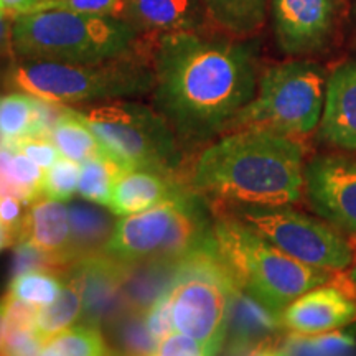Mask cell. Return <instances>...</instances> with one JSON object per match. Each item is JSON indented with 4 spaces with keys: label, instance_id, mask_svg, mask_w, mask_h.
I'll return each instance as SVG.
<instances>
[{
    "label": "cell",
    "instance_id": "6da1fadb",
    "mask_svg": "<svg viewBox=\"0 0 356 356\" xmlns=\"http://www.w3.org/2000/svg\"><path fill=\"white\" fill-rule=\"evenodd\" d=\"M155 108L181 144L226 132L257 91L248 44L197 32L163 33L154 58Z\"/></svg>",
    "mask_w": 356,
    "mask_h": 356
},
{
    "label": "cell",
    "instance_id": "7a4b0ae2",
    "mask_svg": "<svg viewBox=\"0 0 356 356\" xmlns=\"http://www.w3.org/2000/svg\"><path fill=\"white\" fill-rule=\"evenodd\" d=\"M305 152L299 139L243 127L204 147L185 184L229 207H292L304 197Z\"/></svg>",
    "mask_w": 356,
    "mask_h": 356
},
{
    "label": "cell",
    "instance_id": "3957f363",
    "mask_svg": "<svg viewBox=\"0 0 356 356\" xmlns=\"http://www.w3.org/2000/svg\"><path fill=\"white\" fill-rule=\"evenodd\" d=\"M139 32V25L119 17L35 10L15 15L10 44L20 60L96 65L127 56Z\"/></svg>",
    "mask_w": 356,
    "mask_h": 356
},
{
    "label": "cell",
    "instance_id": "277c9868",
    "mask_svg": "<svg viewBox=\"0 0 356 356\" xmlns=\"http://www.w3.org/2000/svg\"><path fill=\"white\" fill-rule=\"evenodd\" d=\"M213 243L238 286L279 315L302 293L333 277L280 251L229 211L213 218Z\"/></svg>",
    "mask_w": 356,
    "mask_h": 356
},
{
    "label": "cell",
    "instance_id": "5b68a950",
    "mask_svg": "<svg viewBox=\"0 0 356 356\" xmlns=\"http://www.w3.org/2000/svg\"><path fill=\"white\" fill-rule=\"evenodd\" d=\"M154 81V68L127 56L96 65L20 60L8 71L12 89L56 104L144 96L152 91Z\"/></svg>",
    "mask_w": 356,
    "mask_h": 356
},
{
    "label": "cell",
    "instance_id": "8992f818",
    "mask_svg": "<svg viewBox=\"0 0 356 356\" xmlns=\"http://www.w3.org/2000/svg\"><path fill=\"white\" fill-rule=\"evenodd\" d=\"M74 113L124 170H152L178 180L181 142L159 111L115 99L74 109Z\"/></svg>",
    "mask_w": 356,
    "mask_h": 356
},
{
    "label": "cell",
    "instance_id": "52a82bcc",
    "mask_svg": "<svg viewBox=\"0 0 356 356\" xmlns=\"http://www.w3.org/2000/svg\"><path fill=\"white\" fill-rule=\"evenodd\" d=\"M327 79L322 66L312 61L270 66L259 78L256 96L236 115L228 131L257 127L293 139L310 136L322 121Z\"/></svg>",
    "mask_w": 356,
    "mask_h": 356
},
{
    "label": "cell",
    "instance_id": "ba28073f",
    "mask_svg": "<svg viewBox=\"0 0 356 356\" xmlns=\"http://www.w3.org/2000/svg\"><path fill=\"white\" fill-rule=\"evenodd\" d=\"M238 287L211 239L208 246L177 262L168 287L173 328L198 340L208 355L221 353L231 297Z\"/></svg>",
    "mask_w": 356,
    "mask_h": 356
},
{
    "label": "cell",
    "instance_id": "9c48e42d",
    "mask_svg": "<svg viewBox=\"0 0 356 356\" xmlns=\"http://www.w3.org/2000/svg\"><path fill=\"white\" fill-rule=\"evenodd\" d=\"M249 228L302 264L327 273H340L355 259V243L328 221L292 207H233Z\"/></svg>",
    "mask_w": 356,
    "mask_h": 356
},
{
    "label": "cell",
    "instance_id": "30bf717a",
    "mask_svg": "<svg viewBox=\"0 0 356 356\" xmlns=\"http://www.w3.org/2000/svg\"><path fill=\"white\" fill-rule=\"evenodd\" d=\"M304 193L325 221L356 236V159L318 155L304 170Z\"/></svg>",
    "mask_w": 356,
    "mask_h": 356
},
{
    "label": "cell",
    "instance_id": "8fae6325",
    "mask_svg": "<svg viewBox=\"0 0 356 356\" xmlns=\"http://www.w3.org/2000/svg\"><path fill=\"white\" fill-rule=\"evenodd\" d=\"M186 190L188 186L152 208L122 216L115 222L102 254L126 267L159 262L175 222L178 202Z\"/></svg>",
    "mask_w": 356,
    "mask_h": 356
},
{
    "label": "cell",
    "instance_id": "7c38bea8",
    "mask_svg": "<svg viewBox=\"0 0 356 356\" xmlns=\"http://www.w3.org/2000/svg\"><path fill=\"white\" fill-rule=\"evenodd\" d=\"M274 35L286 55L305 56L327 48L337 24V0H270Z\"/></svg>",
    "mask_w": 356,
    "mask_h": 356
},
{
    "label": "cell",
    "instance_id": "4fadbf2b",
    "mask_svg": "<svg viewBox=\"0 0 356 356\" xmlns=\"http://www.w3.org/2000/svg\"><path fill=\"white\" fill-rule=\"evenodd\" d=\"M280 322L287 332L305 335L340 330L356 323V297L332 282L322 284L291 302Z\"/></svg>",
    "mask_w": 356,
    "mask_h": 356
},
{
    "label": "cell",
    "instance_id": "5bb4252c",
    "mask_svg": "<svg viewBox=\"0 0 356 356\" xmlns=\"http://www.w3.org/2000/svg\"><path fill=\"white\" fill-rule=\"evenodd\" d=\"M282 327L280 315L238 287L231 297L222 350L228 353L270 355Z\"/></svg>",
    "mask_w": 356,
    "mask_h": 356
},
{
    "label": "cell",
    "instance_id": "9a60e30c",
    "mask_svg": "<svg viewBox=\"0 0 356 356\" xmlns=\"http://www.w3.org/2000/svg\"><path fill=\"white\" fill-rule=\"evenodd\" d=\"M318 139L333 149L356 152V60L337 66L327 79Z\"/></svg>",
    "mask_w": 356,
    "mask_h": 356
},
{
    "label": "cell",
    "instance_id": "2e32d148",
    "mask_svg": "<svg viewBox=\"0 0 356 356\" xmlns=\"http://www.w3.org/2000/svg\"><path fill=\"white\" fill-rule=\"evenodd\" d=\"M20 239L47 252L55 269L74 264L70 208L60 200L40 197L30 203Z\"/></svg>",
    "mask_w": 356,
    "mask_h": 356
},
{
    "label": "cell",
    "instance_id": "e0dca14e",
    "mask_svg": "<svg viewBox=\"0 0 356 356\" xmlns=\"http://www.w3.org/2000/svg\"><path fill=\"white\" fill-rule=\"evenodd\" d=\"M186 188L184 181L152 170L124 172L115 181L108 207L115 216H129L175 197Z\"/></svg>",
    "mask_w": 356,
    "mask_h": 356
},
{
    "label": "cell",
    "instance_id": "ac0fdd59",
    "mask_svg": "<svg viewBox=\"0 0 356 356\" xmlns=\"http://www.w3.org/2000/svg\"><path fill=\"white\" fill-rule=\"evenodd\" d=\"M129 19L160 33L197 32L203 24L202 0H127Z\"/></svg>",
    "mask_w": 356,
    "mask_h": 356
},
{
    "label": "cell",
    "instance_id": "d6986e66",
    "mask_svg": "<svg viewBox=\"0 0 356 356\" xmlns=\"http://www.w3.org/2000/svg\"><path fill=\"white\" fill-rule=\"evenodd\" d=\"M68 208L74 262L101 252L115 228L114 213H108L104 210L106 207L88 200L70 203Z\"/></svg>",
    "mask_w": 356,
    "mask_h": 356
},
{
    "label": "cell",
    "instance_id": "ffe728a7",
    "mask_svg": "<svg viewBox=\"0 0 356 356\" xmlns=\"http://www.w3.org/2000/svg\"><path fill=\"white\" fill-rule=\"evenodd\" d=\"M44 168L35 163L15 147L0 144V195H10L30 204L42 197Z\"/></svg>",
    "mask_w": 356,
    "mask_h": 356
},
{
    "label": "cell",
    "instance_id": "44dd1931",
    "mask_svg": "<svg viewBox=\"0 0 356 356\" xmlns=\"http://www.w3.org/2000/svg\"><path fill=\"white\" fill-rule=\"evenodd\" d=\"M83 317V287L81 279L73 266H70V273L63 280V287L50 305L40 307L37 312L35 330L42 340L56 335Z\"/></svg>",
    "mask_w": 356,
    "mask_h": 356
},
{
    "label": "cell",
    "instance_id": "7402d4cb",
    "mask_svg": "<svg viewBox=\"0 0 356 356\" xmlns=\"http://www.w3.org/2000/svg\"><path fill=\"white\" fill-rule=\"evenodd\" d=\"M210 19L234 37H249L264 25L269 0H202Z\"/></svg>",
    "mask_w": 356,
    "mask_h": 356
},
{
    "label": "cell",
    "instance_id": "603a6c76",
    "mask_svg": "<svg viewBox=\"0 0 356 356\" xmlns=\"http://www.w3.org/2000/svg\"><path fill=\"white\" fill-rule=\"evenodd\" d=\"M356 353L355 332L340 328L325 333H305L289 332L286 337H280L273 346L270 355H353Z\"/></svg>",
    "mask_w": 356,
    "mask_h": 356
},
{
    "label": "cell",
    "instance_id": "cb8c5ba5",
    "mask_svg": "<svg viewBox=\"0 0 356 356\" xmlns=\"http://www.w3.org/2000/svg\"><path fill=\"white\" fill-rule=\"evenodd\" d=\"M40 99L29 92L17 91L0 99V139L7 144L38 137Z\"/></svg>",
    "mask_w": 356,
    "mask_h": 356
},
{
    "label": "cell",
    "instance_id": "d4e9b609",
    "mask_svg": "<svg viewBox=\"0 0 356 356\" xmlns=\"http://www.w3.org/2000/svg\"><path fill=\"white\" fill-rule=\"evenodd\" d=\"M48 137L55 142L63 157L78 163L106 152L95 132L78 118L74 109L70 108H66L65 113L60 115Z\"/></svg>",
    "mask_w": 356,
    "mask_h": 356
},
{
    "label": "cell",
    "instance_id": "484cf974",
    "mask_svg": "<svg viewBox=\"0 0 356 356\" xmlns=\"http://www.w3.org/2000/svg\"><path fill=\"white\" fill-rule=\"evenodd\" d=\"M111 346L95 325H71L42 343L40 355L48 356H101L111 355Z\"/></svg>",
    "mask_w": 356,
    "mask_h": 356
},
{
    "label": "cell",
    "instance_id": "4316f807",
    "mask_svg": "<svg viewBox=\"0 0 356 356\" xmlns=\"http://www.w3.org/2000/svg\"><path fill=\"white\" fill-rule=\"evenodd\" d=\"M124 168L108 154L96 155L84 160L79 173L78 193L88 202L102 204L108 208L113 198V190L118 178L122 175Z\"/></svg>",
    "mask_w": 356,
    "mask_h": 356
},
{
    "label": "cell",
    "instance_id": "83f0119b",
    "mask_svg": "<svg viewBox=\"0 0 356 356\" xmlns=\"http://www.w3.org/2000/svg\"><path fill=\"white\" fill-rule=\"evenodd\" d=\"M63 287V280L48 269H33L13 275L8 296L35 307L50 305Z\"/></svg>",
    "mask_w": 356,
    "mask_h": 356
},
{
    "label": "cell",
    "instance_id": "f1b7e54d",
    "mask_svg": "<svg viewBox=\"0 0 356 356\" xmlns=\"http://www.w3.org/2000/svg\"><path fill=\"white\" fill-rule=\"evenodd\" d=\"M114 340L122 353L154 355L159 341L152 337L145 323V310L129 309L121 318H115Z\"/></svg>",
    "mask_w": 356,
    "mask_h": 356
},
{
    "label": "cell",
    "instance_id": "f546056e",
    "mask_svg": "<svg viewBox=\"0 0 356 356\" xmlns=\"http://www.w3.org/2000/svg\"><path fill=\"white\" fill-rule=\"evenodd\" d=\"M79 173H81V167L78 162L61 157L56 163L44 170L42 186H40L42 197L68 202L78 191Z\"/></svg>",
    "mask_w": 356,
    "mask_h": 356
},
{
    "label": "cell",
    "instance_id": "4dcf8cb0",
    "mask_svg": "<svg viewBox=\"0 0 356 356\" xmlns=\"http://www.w3.org/2000/svg\"><path fill=\"white\" fill-rule=\"evenodd\" d=\"M35 10H68L131 20L127 0H42Z\"/></svg>",
    "mask_w": 356,
    "mask_h": 356
},
{
    "label": "cell",
    "instance_id": "1f68e13d",
    "mask_svg": "<svg viewBox=\"0 0 356 356\" xmlns=\"http://www.w3.org/2000/svg\"><path fill=\"white\" fill-rule=\"evenodd\" d=\"M145 323L157 341L175 330L172 322V299L168 289L160 293L157 299L145 309Z\"/></svg>",
    "mask_w": 356,
    "mask_h": 356
},
{
    "label": "cell",
    "instance_id": "d6a6232c",
    "mask_svg": "<svg viewBox=\"0 0 356 356\" xmlns=\"http://www.w3.org/2000/svg\"><path fill=\"white\" fill-rule=\"evenodd\" d=\"M10 145L15 147L19 152L25 154L26 157L32 159L35 163H38L44 170L63 157L50 137H25V139L13 142Z\"/></svg>",
    "mask_w": 356,
    "mask_h": 356
},
{
    "label": "cell",
    "instance_id": "836d02e7",
    "mask_svg": "<svg viewBox=\"0 0 356 356\" xmlns=\"http://www.w3.org/2000/svg\"><path fill=\"white\" fill-rule=\"evenodd\" d=\"M33 269H55L53 261L47 252H43L42 249L35 246L33 243H30L29 239H20L17 241L15 256H13V267L12 273L13 275L26 273V270Z\"/></svg>",
    "mask_w": 356,
    "mask_h": 356
},
{
    "label": "cell",
    "instance_id": "e575fe53",
    "mask_svg": "<svg viewBox=\"0 0 356 356\" xmlns=\"http://www.w3.org/2000/svg\"><path fill=\"white\" fill-rule=\"evenodd\" d=\"M154 355L160 356H203L208 355V351L204 346L200 343L198 340H195L193 337L185 335L181 332H172L170 335L157 343Z\"/></svg>",
    "mask_w": 356,
    "mask_h": 356
},
{
    "label": "cell",
    "instance_id": "d590c367",
    "mask_svg": "<svg viewBox=\"0 0 356 356\" xmlns=\"http://www.w3.org/2000/svg\"><path fill=\"white\" fill-rule=\"evenodd\" d=\"M25 204L22 200L10 197V195H0V222L12 234L13 241H19L24 233L25 225Z\"/></svg>",
    "mask_w": 356,
    "mask_h": 356
},
{
    "label": "cell",
    "instance_id": "8d00e7d4",
    "mask_svg": "<svg viewBox=\"0 0 356 356\" xmlns=\"http://www.w3.org/2000/svg\"><path fill=\"white\" fill-rule=\"evenodd\" d=\"M351 239H353L355 251H356V236H351ZM330 282L335 284V286H338L340 289H343V291L351 293L353 297H356V254L350 267H346L345 270H340V273L333 274Z\"/></svg>",
    "mask_w": 356,
    "mask_h": 356
},
{
    "label": "cell",
    "instance_id": "74e56055",
    "mask_svg": "<svg viewBox=\"0 0 356 356\" xmlns=\"http://www.w3.org/2000/svg\"><path fill=\"white\" fill-rule=\"evenodd\" d=\"M0 2H2L6 12L12 13V15L15 17L20 15V13L33 12L35 7H37L42 0H0Z\"/></svg>",
    "mask_w": 356,
    "mask_h": 356
},
{
    "label": "cell",
    "instance_id": "f35d334b",
    "mask_svg": "<svg viewBox=\"0 0 356 356\" xmlns=\"http://www.w3.org/2000/svg\"><path fill=\"white\" fill-rule=\"evenodd\" d=\"M6 337H7V307H6V300L0 299V355L3 353Z\"/></svg>",
    "mask_w": 356,
    "mask_h": 356
},
{
    "label": "cell",
    "instance_id": "ab89813d",
    "mask_svg": "<svg viewBox=\"0 0 356 356\" xmlns=\"http://www.w3.org/2000/svg\"><path fill=\"white\" fill-rule=\"evenodd\" d=\"M12 243H13L12 234L8 233V229L2 225V222H0V251H2V249H6L7 246H10Z\"/></svg>",
    "mask_w": 356,
    "mask_h": 356
},
{
    "label": "cell",
    "instance_id": "60d3db41",
    "mask_svg": "<svg viewBox=\"0 0 356 356\" xmlns=\"http://www.w3.org/2000/svg\"><path fill=\"white\" fill-rule=\"evenodd\" d=\"M3 13H6V8H3V6H2V2H0V20L3 19Z\"/></svg>",
    "mask_w": 356,
    "mask_h": 356
}]
</instances>
